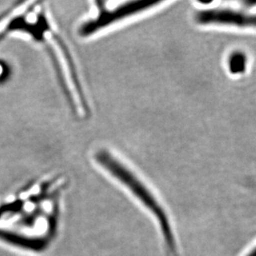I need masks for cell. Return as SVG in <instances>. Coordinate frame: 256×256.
I'll use <instances>...</instances> for the list:
<instances>
[{
  "instance_id": "6da1fadb",
  "label": "cell",
  "mask_w": 256,
  "mask_h": 256,
  "mask_svg": "<svg viewBox=\"0 0 256 256\" xmlns=\"http://www.w3.org/2000/svg\"><path fill=\"white\" fill-rule=\"evenodd\" d=\"M96 160L108 174L126 186L133 196L150 210L152 216L160 224V230L164 239L167 256H180L174 230L164 208L152 194V191L142 182L140 178L126 165L121 162L108 150H102L96 154Z\"/></svg>"
},
{
  "instance_id": "7a4b0ae2",
  "label": "cell",
  "mask_w": 256,
  "mask_h": 256,
  "mask_svg": "<svg viewBox=\"0 0 256 256\" xmlns=\"http://www.w3.org/2000/svg\"><path fill=\"white\" fill-rule=\"evenodd\" d=\"M162 2H150V1H132L118 5L114 8H109L106 2L103 1L96 2L99 12L96 17L84 22L80 29L79 34L82 38L93 36L103 29L110 27L123 20L140 14L151 10Z\"/></svg>"
},
{
  "instance_id": "3957f363",
  "label": "cell",
  "mask_w": 256,
  "mask_h": 256,
  "mask_svg": "<svg viewBox=\"0 0 256 256\" xmlns=\"http://www.w3.org/2000/svg\"><path fill=\"white\" fill-rule=\"evenodd\" d=\"M195 22L200 26H228L250 28L256 26L254 15L232 8H209L200 10L194 16Z\"/></svg>"
},
{
  "instance_id": "277c9868",
  "label": "cell",
  "mask_w": 256,
  "mask_h": 256,
  "mask_svg": "<svg viewBox=\"0 0 256 256\" xmlns=\"http://www.w3.org/2000/svg\"><path fill=\"white\" fill-rule=\"evenodd\" d=\"M0 240L8 244L32 252H44L48 247V242L46 239L30 238L22 234H16L14 232H8L5 230H0Z\"/></svg>"
},
{
  "instance_id": "5b68a950",
  "label": "cell",
  "mask_w": 256,
  "mask_h": 256,
  "mask_svg": "<svg viewBox=\"0 0 256 256\" xmlns=\"http://www.w3.org/2000/svg\"><path fill=\"white\" fill-rule=\"evenodd\" d=\"M228 68L232 75H242L246 72L248 66L246 55L240 51L234 52L228 58Z\"/></svg>"
},
{
  "instance_id": "8992f818",
  "label": "cell",
  "mask_w": 256,
  "mask_h": 256,
  "mask_svg": "<svg viewBox=\"0 0 256 256\" xmlns=\"http://www.w3.org/2000/svg\"><path fill=\"white\" fill-rule=\"evenodd\" d=\"M22 202L20 200L2 206L0 208V218H2L4 215H7V214H10V213L18 212L22 210Z\"/></svg>"
},
{
  "instance_id": "52a82bcc",
  "label": "cell",
  "mask_w": 256,
  "mask_h": 256,
  "mask_svg": "<svg viewBox=\"0 0 256 256\" xmlns=\"http://www.w3.org/2000/svg\"><path fill=\"white\" fill-rule=\"evenodd\" d=\"M10 75V69L8 66L6 65L4 62H0V82H4Z\"/></svg>"
},
{
  "instance_id": "ba28073f",
  "label": "cell",
  "mask_w": 256,
  "mask_h": 256,
  "mask_svg": "<svg viewBox=\"0 0 256 256\" xmlns=\"http://www.w3.org/2000/svg\"><path fill=\"white\" fill-rule=\"evenodd\" d=\"M246 256H256V250H252V252L248 253Z\"/></svg>"
}]
</instances>
